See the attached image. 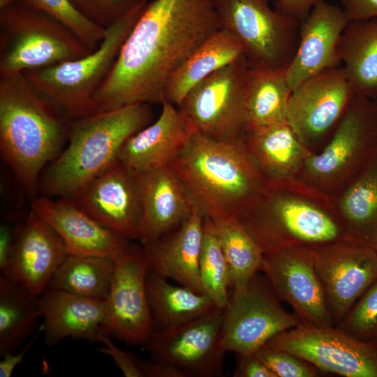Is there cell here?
I'll use <instances>...</instances> for the list:
<instances>
[{"mask_svg":"<svg viewBox=\"0 0 377 377\" xmlns=\"http://www.w3.org/2000/svg\"><path fill=\"white\" fill-rule=\"evenodd\" d=\"M219 29L213 0L147 3L93 96L94 111L162 104L171 75Z\"/></svg>","mask_w":377,"mask_h":377,"instance_id":"1","label":"cell"},{"mask_svg":"<svg viewBox=\"0 0 377 377\" xmlns=\"http://www.w3.org/2000/svg\"><path fill=\"white\" fill-rule=\"evenodd\" d=\"M170 167L193 205L211 219H239L267 187L244 136L225 140L195 131Z\"/></svg>","mask_w":377,"mask_h":377,"instance_id":"2","label":"cell"},{"mask_svg":"<svg viewBox=\"0 0 377 377\" xmlns=\"http://www.w3.org/2000/svg\"><path fill=\"white\" fill-rule=\"evenodd\" d=\"M69 128L22 73H0L1 156L29 195H35L43 172L59 154Z\"/></svg>","mask_w":377,"mask_h":377,"instance_id":"3","label":"cell"},{"mask_svg":"<svg viewBox=\"0 0 377 377\" xmlns=\"http://www.w3.org/2000/svg\"><path fill=\"white\" fill-rule=\"evenodd\" d=\"M237 219L264 255L354 242L345 232L331 198L296 179L267 183L256 204Z\"/></svg>","mask_w":377,"mask_h":377,"instance_id":"4","label":"cell"},{"mask_svg":"<svg viewBox=\"0 0 377 377\" xmlns=\"http://www.w3.org/2000/svg\"><path fill=\"white\" fill-rule=\"evenodd\" d=\"M149 104L135 103L74 119L66 148L43 172L38 189L50 198H76L119 161L121 149L151 123Z\"/></svg>","mask_w":377,"mask_h":377,"instance_id":"5","label":"cell"},{"mask_svg":"<svg viewBox=\"0 0 377 377\" xmlns=\"http://www.w3.org/2000/svg\"><path fill=\"white\" fill-rule=\"evenodd\" d=\"M147 3L107 28L99 46L89 54L22 73L32 88L65 117L74 119L91 114L93 96L110 73Z\"/></svg>","mask_w":377,"mask_h":377,"instance_id":"6","label":"cell"},{"mask_svg":"<svg viewBox=\"0 0 377 377\" xmlns=\"http://www.w3.org/2000/svg\"><path fill=\"white\" fill-rule=\"evenodd\" d=\"M377 154V100L355 95L334 133L306 159L296 179L332 197Z\"/></svg>","mask_w":377,"mask_h":377,"instance_id":"7","label":"cell"},{"mask_svg":"<svg viewBox=\"0 0 377 377\" xmlns=\"http://www.w3.org/2000/svg\"><path fill=\"white\" fill-rule=\"evenodd\" d=\"M92 51L59 21L22 1L0 8V73L49 67Z\"/></svg>","mask_w":377,"mask_h":377,"instance_id":"8","label":"cell"},{"mask_svg":"<svg viewBox=\"0 0 377 377\" xmlns=\"http://www.w3.org/2000/svg\"><path fill=\"white\" fill-rule=\"evenodd\" d=\"M219 28L234 34L251 66L286 70L297 49L300 22L269 0H213Z\"/></svg>","mask_w":377,"mask_h":377,"instance_id":"9","label":"cell"},{"mask_svg":"<svg viewBox=\"0 0 377 377\" xmlns=\"http://www.w3.org/2000/svg\"><path fill=\"white\" fill-rule=\"evenodd\" d=\"M249 68L243 55L189 91L177 108L195 132L225 140L244 136Z\"/></svg>","mask_w":377,"mask_h":377,"instance_id":"10","label":"cell"},{"mask_svg":"<svg viewBox=\"0 0 377 377\" xmlns=\"http://www.w3.org/2000/svg\"><path fill=\"white\" fill-rule=\"evenodd\" d=\"M279 302L265 275H254L230 291L223 309L222 345L226 352L255 353L278 334L300 324Z\"/></svg>","mask_w":377,"mask_h":377,"instance_id":"11","label":"cell"},{"mask_svg":"<svg viewBox=\"0 0 377 377\" xmlns=\"http://www.w3.org/2000/svg\"><path fill=\"white\" fill-rule=\"evenodd\" d=\"M265 346L291 353L319 371L345 377H377V341H363L332 326L299 324Z\"/></svg>","mask_w":377,"mask_h":377,"instance_id":"12","label":"cell"},{"mask_svg":"<svg viewBox=\"0 0 377 377\" xmlns=\"http://www.w3.org/2000/svg\"><path fill=\"white\" fill-rule=\"evenodd\" d=\"M342 66L304 81L291 93L288 123L312 153L331 137L355 96Z\"/></svg>","mask_w":377,"mask_h":377,"instance_id":"13","label":"cell"},{"mask_svg":"<svg viewBox=\"0 0 377 377\" xmlns=\"http://www.w3.org/2000/svg\"><path fill=\"white\" fill-rule=\"evenodd\" d=\"M223 309L180 325L154 332L145 344L152 360L168 364L184 377H213L223 374Z\"/></svg>","mask_w":377,"mask_h":377,"instance_id":"14","label":"cell"},{"mask_svg":"<svg viewBox=\"0 0 377 377\" xmlns=\"http://www.w3.org/2000/svg\"><path fill=\"white\" fill-rule=\"evenodd\" d=\"M150 270L143 247L129 244L116 260L107 298L105 330L130 345L145 344L154 333L147 293Z\"/></svg>","mask_w":377,"mask_h":377,"instance_id":"15","label":"cell"},{"mask_svg":"<svg viewBox=\"0 0 377 377\" xmlns=\"http://www.w3.org/2000/svg\"><path fill=\"white\" fill-rule=\"evenodd\" d=\"M313 250L290 248L264 255L261 272L278 298L292 307L302 324L332 326L315 268Z\"/></svg>","mask_w":377,"mask_h":377,"instance_id":"16","label":"cell"},{"mask_svg":"<svg viewBox=\"0 0 377 377\" xmlns=\"http://www.w3.org/2000/svg\"><path fill=\"white\" fill-rule=\"evenodd\" d=\"M313 251L330 314L333 323H339L377 280V251L353 242Z\"/></svg>","mask_w":377,"mask_h":377,"instance_id":"17","label":"cell"},{"mask_svg":"<svg viewBox=\"0 0 377 377\" xmlns=\"http://www.w3.org/2000/svg\"><path fill=\"white\" fill-rule=\"evenodd\" d=\"M99 223L128 240L138 239L141 204L135 174L119 161L76 198Z\"/></svg>","mask_w":377,"mask_h":377,"instance_id":"18","label":"cell"},{"mask_svg":"<svg viewBox=\"0 0 377 377\" xmlns=\"http://www.w3.org/2000/svg\"><path fill=\"white\" fill-rule=\"evenodd\" d=\"M348 22L341 6L325 0L315 5L300 22L297 47L286 71L293 90L307 79L341 66L338 47Z\"/></svg>","mask_w":377,"mask_h":377,"instance_id":"19","label":"cell"},{"mask_svg":"<svg viewBox=\"0 0 377 377\" xmlns=\"http://www.w3.org/2000/svg\"><path fill=\"white\" fill-rule=\"evenodd\" d=\"M31 209L53 228L69 253L117 260L129 245V240L99 223L73 198L43 195L34 199Z\"/></svg>","mask_w":377,"mask_h":377,"instance_id":"20","label":"cell"},{"mask_svg":"<svg viewBox=\"0 0 377 377\" xmlns=\"http://www.w3.org/2000/svg\"><path fill=\"white\" fill-rule=\"evenodd\" d=\"M68 251L57 233L31 209L22 224L4 274L40 295Z\"/></svg>","mask_w":377,"mask_h":377,"instance_id":"21","label":"cell"},{"mask_svg":"<svg viewBox=\"0 0 377 377\" xmlns=\"http://www.w3.org/2000/svg\"><path fill=\"white\" fill-rule=\"evenodd\" d=\"M135 176L141 204L138 240L145 245L178 228L190 216L194 205L170 166Z\"/></svg>","mask_w":377,"mask_h":377,"instance_id":"22","label":"cell"},{"mask_svg":"<svg viewBox=\"0 0 377 377\" xmlns=\"http://www.w3.org/2000/svg\"><path fill=\"white\" fill-rule=\"evenodd\" d=\"M158 118L132 135L119 155L133 173L170 166L195 131L177 106L164 102Z\"/></svg>","mask_w":377,"mask_h":377,"instance_id":"23","label":"cell"},{"mask_svg":"<svg viewBox=\"0 0 377 377\" xmlns=\"http://www.w3.org/2000/svg\"><path fill=\"white\" fill-rule=\"evenodd\" d=\"M204 221V214L194 205L178 228L142 245L152 271L200 293H205L199 269Z\"/></svg>","mask_w":377,"mask_h":377,"instance_id":"24","label":"cell"},{"mask_svg":"<svg viewBox=\"0 0 377 377\" xmlns=\"http://www.w3.org/2000/svg\"><path fill=\"white\" fill-rule=\"evenodd\" d=\"M39 300L43 332L48 347L67 337L98 342L100 333L105 329V300L57 289H46Z\"/></svg>","mask_w":377,"mask_h":377,"instance_id":"25","label":"cell"},{"mask_svg":"<svg viewBox=\"0 0 377 377\" xmlns=\"http://www.w3.org/2000/svg\"><path fill=\"white\" fill-rule=\"evenodd\" d=\"M244 140L267 183L295 179L312 153L287 121L248 131Z\"/></svg>","mask_w":377,"mask_h":377,"instance_id":"26","label":"cell"},{"mask_svg":"<svg viewBox=\"0 0 377 377\" xmlns=\"http://www.w3.org/2000/svg\"><path fill=\"white\" fill-rule=\"evenodd\" d=\"M331 199L348 237L377 251V154L360 175Z\"/></svg>","mask_w":377,"mask_h":377,"instance_id":"27","label":"cell"},{"mask_svg":"<svg viewBox=\"0 0 377 377\" xmlns=\"http://www.w3.org/2000/svg\"><path fill=\"white\" fill-rule=\"evenodd\" d=\"M243 55L244 50L237 38L229 31L219 29L171 75L165 88L163 103L177 107L194 86Z\"/></svg>","mask_w":377,"mask_h":377,"instance_id":"28","label":"cell"},{"mask_svg":"<svg viewBox=\"0 0 377 377\" xmlns=\"http://www.w3.org/2000/svg\"><path fill=\"white\" fill-rule=\"evenodd\" d=\"M338 52L355 94L377 100V17L349 22Z\"/></svg>","mask_w":377,"mask_h":377,"instance_id":"29","label":"cell"},{"mask_svg":"<svg viewBox=\"0 0 377 377\" xmlns=\"http://www.w3.org/2000/svg\"><path fill=\"white\" fill-rule=\"evenodd\" d=\"M147 293L154 332L180 325L218 308L207 294L172 285L151 269L147 277Z\"/></svg>","mask_w":377,"mask_h":377,"instance_id":"30","label":"cell"},{"mask_svg":"<svg viewBox=\"0 0 377 377\" xmlns=\"http://www.w3.org/2000/svg\"><path fill=\"white\" fill-rule=\"evenodd\" d=\"M285 69L251 66L246 98V133L263 126L288 122L293 89Z\"/></svg>","mask_w":377,"mask_h":377,"instance_id":"31","label":"cell"},{"mask_svg":"<svg viewBox=\"0 0 377 377\" xmlns=\"http://www.w3.org/2000/svg\"><path fill=\"white\" fill-rule=\"evenodd\" d=\"M39 296L0 274V355L15 352L41 318Z\"/></svg>","mask_w":377,"mask_h":377,"instance_id":"32","label":"cell"},{"mask_svg":"<svg viewBox=\"0 0 377 377\" xmlns=\"http://www.w3.org/2000/svg\"><path fill=\"white\" fill-rule=\"evenodd\" d=\"M115 267L116 260L107 256L68 253L52 276L47 289L105 300Z\"/></svg>","mask_w":377,"mask_h":377,"instance_id":"33","label":"cell"},{"mask_svg":"<svg viewBox=\"0 0 377 377\" xmlns=\"http://www.w3.org/2000/svg\"><path fill=\"white\" fill-rule=\"evenodd\" d=\"M211 220L228 263L232 290L261 272L264 254L237 218L222 216Z\"/></svg>","mask_w":377,"mask_h":377,"instance_id":"34","label":"cell"},{"mask_svg":"<svg viewBox=\"0 0 377 377\" xmlns=\"http://www.w3.org/2000/svg\"><path fill=\"white\" fill-rule=\"evenodd\" d=\"M199 269L205 293L218 308L226 306L230 291L228 263L210 218L205 216Z\"/></svg>","mask_w":377,"mask_h":377,"instance_id":"35","label":"cell"},{"mask_svg":"<svg viewBox=\"0 0 377 377\" xmlns=\"http://www.w3.org/2000/svg\"><path fill=\"white\" fill-rule=\"evenodd\" d=\"M20 1L59 21L93 50L99 46L106 34L107 29L87 18L71 0H21Z\"/></svg>","mask_w":377,"mask_h":377,"instance_id":"36","label":"cell"},{"mask_svg":"<svg viewBox=\"0 0 377 377\" xmlns=\"http://www.w3.org/2000/svg\"><path fill=\"white\" fill-rule=\"evenodd\" d=\"M338 328L360 340H377V280L356 302Z\"/></svg>","mask_w":377,"mask_h":377,"instance_id":"37","label":"cell"},{"mask_svg":"<svg viewBox=\"0 0 377 377\" xmlns=\"http://www.w3.org/2000/svg\"><path fill=\"white\" fill-rule=\"evenodd\" d=\"M77 10L95 24L107 29L147 0H71Z\"/></svg>","mask_w":377,"mask_h":377,"instance_id":"38","label":"cell"},{"mask_svg":"<svg viewBox=\"0 0 377 377\" xmlns=\"http://www.w3.org/2000/svg\"><path fill=\"white\" fill-rule=\"evenodd\" d=\"M276 377H315L318 369L298 356L279 349L262 346L256 352Z\"/></svg>","mask_w":377,"mask_h":377,"instance_id":"39","label":"cell"},{"mask_svg":"<svg viewBox=\"0 0 377 377\" xmlns=\"http://www.w3.org/2000/svg\"><path fill=\"white\" fill-rule=\"evenodd\" d=\"M111 338L105 329L101 331L98 337V342L104 346L101 352L110 357L124 376L144 377L140 368L141 359L117 346Z\"/></svg>","mask_w":377,"mask_h":377,"instance_id":"40","label":"cell"},{"mask_svg":"<svg viewBox=\"0 0 377 377\" xmlns=\"http://www.w3.org/2000/svg\"><path fill=\"white\" fill-rule=\"evenodd\" d=\"M238 361L233 373L235 377H276L256 353L237 355Z\"/></svg>","mask_w":377,"mask_h":377,"instance_id":"41","label":"cell"},{"mask_svg":"<svg viewBox=\"0 0 377 377\" xmlns=\"http://www.w3.org/2000/svg\"><path fill=\"white\" fill-rule=\"evenodd\" d=\"M349 22L377 17V0H339Z\"/></svg>","mask_w":377,"mask_h":377,"instance_id":"42","label":"cell"},{"mask_svg":"<svg viewBox=\"0 0 377 377\" xmlns=\"http://www.w3.org/2000/svg\"><path fill=\"white\" fill-rule=\"evenodd\" d=\"M21 226L2 223L0 226V273L8 267Z\"/></svg>","mask_w":377,"mask_h":377,"instance_id":"43","label":"cell"},{"mask_svg":"<svg viewBox=\"0 0 377 377\" xmlns=\"http://www.w3.org/2000/svg\"><path fill=\"white\" fill-rule=\"evenodd\" d=\"M323 0H276L275 9L300 22L312 8Z\"/></svg>","mask_w":377,"mask_h":377,"instance_id":"44","label":"cell"},{"mask_svg":"<svg viewBox=\"0 0 377 377\" xmlns=\"http://www.w3.org/2000/svg\"><path fill=\"white\" fill-rule=\"evenodd\" d=\"M43 329L42 325L37 329L36 333L32 336L31 340L27 343L25 346L19 353L13 352L1 356L2 359L0 361V377H10L12 376L15 369L24 359L27 353L38 337V334L43 332Z\"/></svg>","mask_w":377,"mask_h":377,"instance_id":"45","label":"cell"},{"mask_svg":"<svg viewBox=\"0 0 377 377\" xmlns=\"http://www.w3.org/2000/svg\"><path fill=\"white\" fill-rule=\"evenodd\" d=\"M21 0H0V8L19 2Z\"/></svg>","mask_w":377,"mask_h":377,"instance_id":"46","label":"cell"},{"mask_svg":"<svg viewBox=\"0 0 377 377\" xmlns=\"http://www.w3.org/2000/svg\"><path fill=\"white\" fill-rule=\"evenodd\" d=\"M376 341H377V340H376Z\"/></svg>","mask_w":377,"mask_h":377,"instance_id":"47","label":"cell"}]
</instances>
